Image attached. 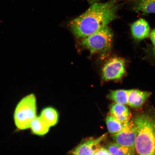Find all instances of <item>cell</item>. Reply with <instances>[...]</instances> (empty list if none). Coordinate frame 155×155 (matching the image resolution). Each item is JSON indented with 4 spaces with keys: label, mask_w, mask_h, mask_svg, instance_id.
I'll return each mask as SVG.
<instances>
[{
    "label": "cell",
    "mask_w": 155,
    "mask_h": 155,
    "mask_svg": "<svg viewBox=\"0 0 155 155\" xmlns=\"http://www.w3.org/2000/svg\"><path fill=\"white\" fill-rule=\"evenodd\" d=\"M107 135V133H105L98 138H90L83 141L74 150L71 151V154L95 155L100 147L101 143L106 138Z\"/></svg>",
    "instance_id": "cell-7"
},
{
    "label": "cell",
    "mask_w": 155,
    "mask_h": 155,
    "mask_svg": "<svg viewBox=\"0 0 155 155\" xmlns=\"http://www.w3.org/2000/svg\"><path fill=\"white\" fill-rule=\"evenodd\" d=\"M137 133V127L133 120H130L124 124V127L120 131L112 134L111 137L116 143L135 151Z\"/></svg>",
    "instance_id": "cell-6"
},
{
    "label": "cell",
    "mask_w": 155,
    "mask_h": 155,
    "mask_svg": "<svg viewBox=\"0 0 155 155\" xmlns=\"http://www.w3.org/2000/svg\"><path fill=\"white\" fill-rule=\"evenodd\" d=\"M110 114L124 124L131 120V113L129 108L119 104H112L110 106Z\"/></svg>",
    "instance_id": "cell-10"
},
{
    "label": "cell",
    "mask_w": 155,
    "mask_h": 155,
    "mask_svg": "<svg viewBox=\"0 0 155 155\" xmlns=\"http://www.w3.org/2000/svg\"><path fill=\"white\" fill-rule=\"evenodd\" d=\"M87 1H88L89 3L92 4L98 2L100 0H87Z\"/></svg>",
    "instance_id": "cell-19"
},
{
    "label": "cell",
    "mask_w": 155,
    "mask_h": 155,
    "mask_svg": "<svg viewBox=\"0 0 155 155\" xmlns=\"http://www.w3.org/2000/svg\"><path fill=\"white\" fill-rule=\"evenodd\" d=\"M133 121L137 131L135 152L139 155H155V114H138Z\"/></svg>",
    "instance_id": "cell-2"
},
{
    "label": "cell",
    "mask_w": 155,
    "mask_h": 155,
    "mask_svg": "<svg viewBox=\"0 0 155 155\" xmlns=\"http://www.w3.org/2000/svg\"><path fill=\"white\" fill-rule=\"evenodd\" d=\"M106 121L108 130L111 134L119 133L124 127V124L110 114L107 116Z\"/></svg>",
    "instance_id": "cell-16"
},
{
    "label": "cell",
    "mask_w": 155,
    "mask_h": 155,
    "mask_svg": "<svg viewBox=\"0 0 155 155\" xmlns=\"http://www.w3.org/2000/svg\"><path fill=\"white\" fill-rule=\"evenodd\" d=\"M129 90H118L111 91L107 98L115 103L125 105L127 104Z\"/></svg>",
    "instance_id": "cell-14"
},
{
    "label": "cell",
    "mask_w": 155,
    "mask_h": 155,
    "mask_svg": "<svg viewBox=\"0 0 155 155\" xmlns=\"http://www.w3.org/2000/svg\"><path fill=\"white\" fill-rule=\"evenodd\" d=\"M40 116L50 127H53L58 120V114L55 109L51 107H46L42 111Z\"/></svg>",
    "instance_id": "cell-13"
},
{
    "label": "cell",
    "mask_w": 155,
    "mask_h": 155,
    "mask_svg": "<svg viewBox=\"0 0 155 155\" xmlns=\"http://www.w3.org/2000/svg\"><path fill=\"white\" fill-rule=\"evenodd\" d=\"M125 73V62L119 57L110 58L103 67L102 77L105 81L119 80Z\"/></svg>",
    "instance_id": "cell-5"
},
{
    "label": "cell",
    "mask_w": 155,
    "mask_h": 155,
    "mask_svg": "<svg viewBox=\"0 0 155 155\" xmlns=\"http://www.w3.org/2000/svg\"><path fill=\"white\" fill-rule=\"evenodd\" d=\"M107 149L110 155H133L135 154V152L130 148L116 142L110 143L107 145Z\"/></svg>",
    "instance_id": "cell-15"
},
{
    "label": "cell",
    "mask_w": 155,
    "mask_h": 155,
    "mask_svg": "<svg viewBox=\"0 0 155 155\" xmlns=\"http://www.w3.org/2000/svg\"><path fill=\"white\" fill-rule=\"evenodd\" d=\"M30 128L34 134L44 135L48 132L50 127L40 116H36L31 123Z\"/></svg>",
    "instance_id": "cell-12"
},
{
    "label": "cell",
    "mask_w": 155,
    "mask_h": 155,
    "mask_svg": "<svg viewBox=\"0 0 155 155\" xmlns=\"http://www.w3.org/2000/svg\"><path fill=\"white\" fill-rule=\"evenodd\" d=\"M150 39L154 48H155V29L152 31L150 34Z\"/></svg>",
    "instance_id": "cell-18"
},
{
    "label": "cell",
    "mask_w": 155,
    "mask_h": 155,
    "mask_svg": "<svg viewBox=\"0 0 155 155\" xmlns=\"http://www.w3.org/2000/svg\"><path fill=\"white\" fill-rule=\"evenodd\" d=\"M153 55L155 57V48H153Z\"/></svg>",
    "instance_id": "cell-20"
},
{
    "label": "cell",
    "mask_w": 155,
    "mask_h": 155,
    "mask_svg": "<svg viewBox=\"0 0 155 155\" xmlns=\"http://www.w3.org/2000/svg\"><path fill=\"white\" fill-rule=\"evenodd\" d=\"M113 34L107 26L87 37L81 38V44L91 54L106 53L111 49Z\"/></svg>",
    "instance_id": "cell-3"
},
{
    "label": "cell",
    "mask_w": 155,
    "mask_h": 155,
    "mask_svg": "<svg viewBox=\"0 0 155 155\" xmlns=\"http://www.w3.org/2000/svg\"><path fill=\"white\" fill-rule=\"evenodd\" d=\"M131 31L133 38L137 40H141L147 38L150 34V28L148 22L144 19L140 18L131 25Z\"/></svg>",
    "instance_id": "cell-8"
},
{
    "label": "cell",
    "mask_w": 155,
    "mask_h": 155,
    "mask_svg": "<svg viewBox=\"0 0 155 155\" xmlns=\"http://www.w3.org/2000/svg\"><path fill=\"white\" fill-rule=\"evenodd\" d=\"M133 9L143 14L155 13V0H134Z\"/></svg>",
    "instance_id": "cell-11"
},
{
    "label": "cell",
    "mask_w": 155,
    "mask_h": 155,
    "mask_svg": "<svg viewBox=\"0 0 155 155\" xmlns=\"http://www.w3.org/2000/svg\"><path fill=\"white\" fill-rule=\"evenodd\" d=\"M36 100L34 94L24 97L17 104L15 111L14 118L15 126L19 130L30 128L33 120L36 117Z\"/></svg>",
    "instance_id": "cell-4"
},
{
    "label": "cell",
    "mask_w": 155,
    "mask_h": 155,
    "mask_svg": "<svg viewBox=\"0 0 155 155\" xmlns=\"http://www.w3.org/2000/svg\"><path fill=\"white\" fill-rule=\"evenodd\" d=\"M121 5L117 0L93 3L85 12L71 21L68 26L77 37L86 38L117 18Z\"/></svg>",
    "instance_id": "cell-1"
},
{
    "label": "cell",
    "mask_w": 155,
    "mask_h": 155,
    "mask_svg": "<svg viewBox=\"0 0 155 155\" xmlns=\"http://www.w3.org/2000/svg\"><path fill=\"white\" fill-rule=\"evenodd\" d=\"M151 94L152 93L150 92L135 89L129 90L127 104L131 107L140 108Z\"/></svg>",
    "instance_id": "cell-9"
},
{
    "label": "cell",
    "mask_w": 155,
    "mask_h": 155,
    "mask_svg": "<svg viewBox=\"0 0 155 155\" xmlns=\"http://www.w3.org/2000/svg\"><path fill=\"white\" fill-rule=\"evenodd\" d=\"M95 155H110V154L107 149L100 146L96 151Z\"/></svg>",
    "instance_id": "cell-17"
}]
</instances>
